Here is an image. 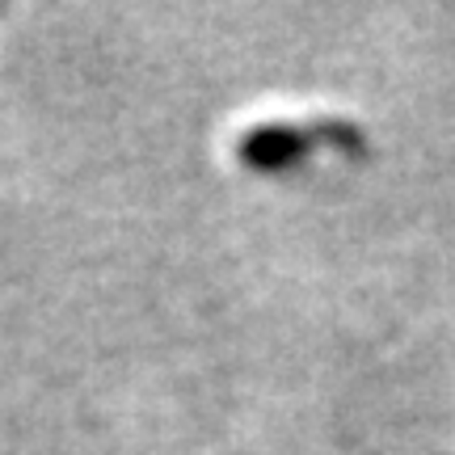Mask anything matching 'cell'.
<instances>
[{
    "label": "cell",
    "instance_id": "obj_1",
    "mask_svg": "<svg viewBox=\"0 0 455 455\" xmlns=\"http://www.w3.org/2000/svg\"><path fill=\"white\" fill-rule=\"evenodd\" d=\"M329 140H341L350 144V127H261V131H249L241 140V161L244 164H258V169H278V164L295 161L304 156L308 148L316 144H329Z\"/></svg>",
    "mask_w": 455,
    "mask_h": 455
}]
</instances>
